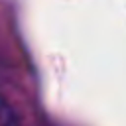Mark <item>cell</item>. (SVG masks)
Masks as SVG:
<instances>
[{
	"instance_id": "cell-1",
	"label": "cell",
	"mask_w": 126,
	"mask_h": 126,
	"mask_svg": "<svg viewBox=\"0 0 126 126\" xmlns=\"http://www.w3.org/2000/svg\"><path fill=\"white\" fill-rule=\"evenodd\" d=\"M0 126H20L16 110L4 100H0Z\"/></svg>"
}]
</instances>
